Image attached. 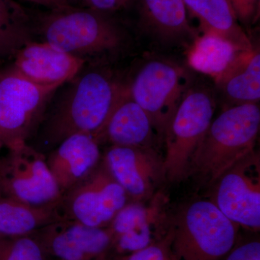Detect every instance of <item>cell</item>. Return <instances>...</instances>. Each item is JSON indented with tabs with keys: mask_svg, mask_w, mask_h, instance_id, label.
I'll list each match as a JSON object with an SVG mask.
<instances>
[{
	"mask_svg": "<svg viewBox=\"0 0 260 260\" xmlns=\"http://www.w3.org/2000/svg\"><path fill=\"white\" fill-rule=\"evenodd\" d=\"M80 73L70 80L49 112L46 111L34 142L28 143L43 153L71 135L96 136L126 93L127 85L108 70Z\"/></svg>",
	"mask_w": 260,
	"mask_h": 260,
	"instance_id": "1",
	"label": "cell"
},
{
	"mask_svg": "<svg viewBox=\"0 0 260 260\" xmlns=\"http://www.w3.org/2000/svg\"><path fill=\"white\" fill-rule=\"evenodd\" d=\"M259 125L258 104L228 108L210 123L193 156L187 177L212 187L224 173L254 151Z\"/></svg>",
	"mask_w": 260,
	"mask_h": 260,
	"instance_id": "2",
	"label": "cell"
},
{
	"mask_svg": "<svg viewBox=\"0 0 260 260\" xmlns=\"http://www.w3.org/2000/svg\"><path fill=\"white\" fill-rule=\"evenodd\" d=\"M43 41L86 61L121 50L124 32L106 13L68 6L43 16L39 23Z\"/></svg>",
	"mask_w": 260,
	"mask_h": 260,
	"instance_id": "3",
	"label": "cell"
},
{
	"mask_svg": "<svg viewBox=\"0 0 260 260\" xmlns=\"http://www.w3.org/2000/svg\"><path fill=\"white\" fill-rule=\"evenodd\" d=\"M238 225L211 200L184 205L170 221L172 260H223L238 239Z\"/></svg>",
	"mask_w": 260,
	"mask_h": 260,
	"instance_id": "4",
	"label": "cell"
},
{
	"mask_svg": "<svg viewBox=\"0 0 260 260\" xmlns=\"http://www.w3.org/2000/svg\"><path fill=\"white\" fill-rule=\"evenodd\" d=\"M215 109L210 92L189 88L164 133L165 179L177 182L187 178L193 156L209 127Z\"/></svg>",
	"mask_w": 260,
	"mask_h": 260,
	"instance_id": "5",
	"label": "cell"
},
{
	"mask_svg": "<svg viewBox=\"0 0 260 260\" xmlns=\"http://www.w3.org/2000/svg\"><path fill=\"white\" fill-rule=\"evenodd\" d=\"M58 88L32 83L12 68L0 73V150L30 143Z\"/></svg>",
	"mask_w": 260,
	"mask_h": 260,
	"instance_id": "6",
	"label": "cell"
},
{
	"mask_svg": "<svg viewBox=\"0 0 260 260\" xmlns=\"http://www.w3.org/2000/svg\"><path fill=\"white\" fill-rule=\"evenodd\" d=\"M6 150L0 157L2 196L37 208L57 207L62 194L46 154L28 143Z\"/></svg>",
	"mask_w": 260,
	"mask_h": 260,
	"instance_id": "7",
	"label": "cell"
},
{
	"mask_svg": "<svg viewBox=\"0 0 260 260\" xmlns=\"http://www.w3.org/2000/svg\"><path fill=\"white\" fill-rule=\"evenodd\" d=\"M190 87L183 68L162 60L143 65L127 85L130 98L146 112L159 136L164 138L169 121Z\"/></svg>",
	"mask_w": 260,
	"mask_h": 260,
	"instance_id": "8",
	"label": "cell"
},
{
	"mask_svg": "<svg viewBox=\"0 0 260 260\" xmlns=\"http://www.w3.org/2000/svg\"><path fill=\"white\" fill-rule=\"evenodd\" d=\"M129 201L102 161L91 175L62 194L56 209L59 219L106 228Z\"/></svg>",
	"mask_w": 260,
	"mask_h": 260,
	"instance_id": "9",
	"label": "cell"
},
{
	"mask_svg": "<svg viewBox=\"0 0 260 260\" xmlns=\"http://www.w3.org/2000/svg\"><path fill=\"white\" fill-rule=\"evenodd\" d=\"M213 187L211 201L238 226L260 229V160L254 150L224 173Z\"/></svg>",
	"mask_w": 260,
	"mask_h": 260,
	"instance_id": "10",
	"label": "cell"
},
{
	"mask_svg": "<svg viewBox=\"0 0 260 260\" xmlns=\"http://www.w3.org/2000/svg\"><path fill=\"white\" fill-rule=\"evenodd\" d=\"M36 233L51 260H114V237L109 227L60 219Z\"/></svg>",
	"mask_w": 260,
	"mask_h": 260,
	"instance_id": "11",
	"label": "cell"
},
{
	"mask_svg": "<svg viewBox=\"0 0 260 260\" xmlns=\"http://www.w3.org/2000/svg\"><path fill=\"white\" fill-rule=\"evenodd\" d=\"M102 162L122 186L129 201L150 198L165 179L164 158L154 148L112 145L103 154Z\"/></svg>",
	"mask_w": 260,
	"mask_h": 260,
	"instance_id": "12",
	"label": "cell"
},
{
	"mask_svg": "<svg viewBox=\"0 0 260 260\" xmlns=\"http://www.w3.org/2000/svg\"><path fill=\"white\" fill-rule=\"evenodd\" d=\"M13 60L12 69L25 79L42 86L56 88L75 78L85 63L44 41L26 44Z\"/></svg>",
	"mask_w": 260,
	"mask_h": 260,
	"instance_id": "13",
	"label": "cell"
},
{
	"mask_svg": "<svg viewBox=\"0 0 260 260\" xmlns=\"http://www.w3.org/2000/svg\"><path fill=\"white\" fill-rule=\"evenodd\" d=\"M100 144L93 135H71L46 153V158L61 194L78 185L102 161Z\"/></svg>",
	"mask_w": 260,
	"mask_h": 260,
	"instance_id": "14",
	"label": "cell"
},
{
	"mask_svg": "<svg viewBox=\"0 0 260 260\" xmlns=\"http://www.w3.org/2000/svg\"><path fill=\"white\" fill-rule=\"evenodd\" d=\"M159 135L146 112L126 93L95 137L99 144L153 148Z\"/></svg>",
	"mask_w": 260,
	"mask_h": 260,
	"instance_id": "15",
	"label": "cell"
},
{
	"mask_svg": "<svg viewBox=\"0 0 260 260\" xmlns=\"http://www.w3.org/2000/svg\"><path fill=\"white\" fill-rule=\"evenodd\" d=\"M139 23L147 32L164 42L193 37L184 0H133Z\"/></svg>",
	"mask_w": 260,
	"mask_h": 260,
	"instance_id": "16",
	"label": "cell"
},
{
	"mask_svg": "<svg viewBox=\"0 0 260 260\" xmlns=\"http://www.w3.org/2000/svg\"><path fill=\"white\" fill-rule=\"evenodd\" d=\"M184 3L187 13L198 19L204 34L223 38L241 50H252L229 0H184Z\"/></svg>",
	"mask_w": 260,
	"mask_h": 260,
	"instance_id": "17",
	"label": "cell"
},
{
	"mask_svg": "<svg viewBox=\"0 0 260 260\" xmlns=\"http://www.w3.org/2000/svg\"><path fill=\"white\" fill-rule=\"evenodd\" d=\"M215 82L231 107L258 104L260 99L259 50L252 49L244 52Z\"/></svg>",
	"mask_w": 260,
	"mask_h": 260,
	"instance_id": "18",
	"label": "cell"
},
{
	"mask_svg": "<svg viewBox=\"0 0 260 260\" xmlns=\"http://www.w3.org/2000/svg\"><path fill=\"white\" fill-rule=\"evenodd\" d=\"M246 52L223 38L204 34L194 41L188 61L191 68L217 80Z\"/></svg>",
	"mask_w": 260,
	"mask_h": 260,
	"instance_id": "19",
	"label": "cell"
},
{
	"mask_svg": "<svg viewBox=\"0 0 260 260\" xmlns=\"http://www.w3.org/2000/svg\"><path fill=\"white\" fill-rule=\"evenodd\" d=\"M57 220L56 207L37 208L0 196V238L34 234Z\"/></svg>",
	"mask_w": 260,
	"mask_h": 260,
	"instance_id": "20",
	"label": "cell"
},
{
	"mask_svg": "<svg viewBox=\"0 0 260 260\" xmlns=\"http://www.w3.org/2000/svg\"><path fill=\"white\" fill-rule=\"evenodd\" d=\"M30 17L15 0H0V64L32 42Z\"/></svg>",
	"mask_w": 260,
	"mask_h": 260,
	"instance_id": "21",
	"label": "cell"
},
{
	"mask_svg": "<svg viewBox=\"0 0 260 260\" xmlns=\"http://www.w3.org/2000/svg\"><path fill=\"white\" fill-rule=\"evenodd\" d=\"M0 260H51L37 233L0 238Z\"/></svg>",
	"mask_w": 260,
	"mask_h": 260,
	"instance_id": "22",
	"label": "cell"
},
{
	"mask_svg": "<svg viewBox=\"0 0 260 260\" xmlns=\"http://www.w3.org/2000/svg\"><path fill=\"white\" fill-rule=\"evenodd\" d=\"M159 214V208H148L140 202L129 201L112 219L109 227L115 238L133 230Z\"/></svg>",
	"mask_w": 260,
	"mask_h": 260,
	"instance_id": "23",
	"label": "cell"
},
{
	"mask_svg": "<svg viewBox=\"0 0 260 260\" xmlns=\"http://www.w3.org/2000/svg\"><path fill=\"white\" fill-rule=\"evenodd\" d=\"M171 241L172 232L170 229L167 235L161 240L144 249L123 256L118 260H172L170 252Z\"/></svg>",
	"mask_w": 260,
	"mask_h": 260,
	"instance_id": "24",
	"label": "cell"
},
{
	"mask_svg": "<svg viewBox=\"0 0 260 260\" xmlns=\"http://www.w3.org/2000/svg\"><path fill=\"white\" fill-rule=\"evenodd\" d=\"M223 260H260L259 239H238L237 244Z\"/></svg>",
	"mask_w": 260,
	"mask_h": 260,
	"instance_id": "25",
	"label": "cell"
},
{
	"mask_svg": "<svg viewBox=\"0 0 260 260\" xmlns=\"http://www.w3.org/2000/svg\"><path fill=\"white\" fill-rule=\"evenodd\" d=\"M238 21L249 25L257 20L260 0H229Z\"/></svg>",
	"mask_w": 260,
	"mask_h": 260,
	"instance_id": "26",
	"label": "cell"
},
{
	"mask_svg": "<svg viewBox=\"0 0 260 260\" xmlns=\"http://www.w3.org/2000/svg\"><path fill=\"white\" fill-rule=\"evenodd\" d=\"M87 8L101 13H109L125 9L133 0H83Z\"/></svg>",
	"mask_w": 260,
	"mask_h": 260,
	"instance_id": "27",
	"label": "cell"
},
{
	"mask_svg": "<svg viewBox=\"0 0 260 260\" xmlns=\"http://www.w3.org/2000/svg\"><path fill=\"white\" fill-rule=\"evenodd\" d=\"M28 1L46 7L50 10L58 9V8L70 5L66 0H28Z\"/></svg>",
	"mask_w": 260,
	"mask_h": 260,
	"instance_id": "28",
	"label": "cell"
},
{
	"mask_svg": "<svg viewBox=\"0 0 260 260\" xmlns=\"http://www.w3.org/2000/svg\"><path fill=\"white\" fill-rule=\"evenodd\" d=\"M67 2H68V4L70 5L71 4V3H77V2L79 1V0H66Z\"/></svg>",
	"mask_w": 260,
	"mask_h": 260,
	"instance_id": "29",
	"label": "cell"
},
{
	"mask_svg": "<svg viewBox=\"0 0 260 260\" xmlns=\"http://www.w3.org/2000/svg\"><path fill=\"white\" fill-rule=\"evenodd\" d=\"M102 260H112V259H102Z\"/></svg>",
	"mask_w": 260,
	"mask_h": 260,
	"instance_id": "30",
	"label": "cell"
},
{
	"mask_svg": "<svg viewBox=\"0 0 260 260\" xmlns=\"http://www.w3.org/2000/svg\"><path fill=\"white\" fill-rule=\"evenodd\" d=\"M0 196H2V195H1V192H0Z\"/></svg>",
	"mask_w": 260,
	"mask_h": 260,
	"instance_id": "31",
	"label": "cell"
}]
</instances>
